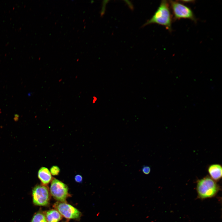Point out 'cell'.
<instances>
[{
  "mask_svg": "<svg viewBox=\"0 0 222 222\" xmlns=\"http://www.w3.org/2000/svg\"><path fill=\"white\" fill-rule=\"evenodd\" d=\"M75 179L76 182L77 183H81L82 181V176L80 175H76L75 177Z\"/></svg>",
  "mask_w": 222,
  "mask_h": 222,
  "instance_id": "4fadbf2b",
  "label": "cell"
},
{
  "mask_svg": "<svg viewBox=\"0 0 222 222\" xmlns=\"http://www.w3.org/2000/svg\"><path fill=\"white\" fill-rule=\"evenodd\" d=\"M32 197L34 205L39 206L47 205L50 199L48 188L43 185L36 186L32 190Z\"/></svg>",
  "mask_w": 222,
  "mask_h": 222,
  "instance_id": "5b68a950",
  "label": "cell"
},
{
  "mask_svg": "<svg viewBox=\"0 0 222 222\" xmlns=\"http://www.w3.org/2000/svg\"><path fill=\"white\" fill-rule=\"evenodd\" d=\"M31 222H47L45 214L43 212H38L33 216Z\"/></svg>",
  "mask_w": 222,
  "mask_h": 222,
  "instance_id": "30bf717a",
  "label": "cell"
},
{
  "mask_svg": "<svg viewBox=\"0 0 222 222\" xmlns=\"http://www.w3.org/2000/svg\"><path fill=\"white\" fill-rule=\"evenodd\" d=\"M45 215L47 222H59L62 218L59 212L54 209L46 211Z\"/></svg>",
  "mask_w": 222,
  "mask_h": 222,
  "instance_id": "9c48e42d",
  "label": "cell"
},
{
  "mask_svg": "<svg viewBox=\"0 0 222 222\" xmlns=\"http://www.w3.org/2000/svg\"><path fill=\"white\" fill-rule=\"evenodd\" d=\"M38 176L42 185H44L46 186L52 180L50 171L48 169L44 167H42L39 169Z\"/></svg>",
  "mask_w": 222,
  "mask_h": 222,
  "instance_id": "ba28073f",
  "label": "cell"
},
{
  "mask_svg": "<svg viewBox=\"0 0 222 222\" xmlns=\"http://www.w3.org/2000/svg\"><path fill=\"white\" fill-rule=\"evenodd\" d=\"M54 208L60 214L68 219H78L81 213L77 209L65 202H58L54 205Z\"/></svg>",
  "mask_w": 222,
  "mask_h": 222,
  "instance_id": "8992f818",
  "label": "cell"
},
{
  "mask_svg": "<svg viewBox=\"0 0 222 222\" xmlns=\"http://www.w3.org/2000/svg\"><path fill=\"white\" fill-rule=\"evenodd\" d=\"M67 186L61 181L53 179L51 182L50 192L53 197L60 202H65L69 196Z\"/></svg>",
  "mask_w": 222,
  "mask_h": 222,
  "instance_id": "277c9868",
  "label": "cell"
},
{
  "mask_svg": "<svg viewBox=\"0 0 222 222\" xmlns=\"http://www.w3.org/2000/svg\"><path fill=\"white\" fill-rule=\"evenodd\" d=\"M179 1H180L182 3H193L195 2L194 0H182Z\"/></svg>",
  "mask_w": 222,
  "mask_h": 222,
  "instance_id": "5bb4252c",
  "label": "cell"
},
{
  "mask_svg": "<svg viewBox=\"0 0 222 222\" xmlns=\"http://www.w3.org/2000/svg\"><path fill=\"white\" fill-rule=\"evenodd\" d=\"M150 168L148 166H144L142 169V172L145 174L148 175L150 172Z\"/></svg>",
  "mask_w": 222,
  "mask_h": 222,
  "instance_id": "7c38bea8",
  "label": "cell"
},
{
  "mask_svg": "<svg viewBox=\"0 0 222 222\" xmlns=\"http://www.w3.org/2000/svg\"><path fill=\"white\" fill-rule=\"evenodd\" d=\"M208 171L209 176L216 182L220 180L222 176V167L221 165L215 163L208 166Z\"/></svg>",
  "mask_w": 222,
  "mask_h": 222,
  "instance_id": "52a82bcc",
  "label": "cell"
},
{
  "mask_svg": "<svg viewBox=\"0 0 222 222\" xmlns=\"http://www.w3.org/2000/svg\"><path fill=\"white\" fill-rule=\"evenodd\" d=\"M169 2L174 21L181 19H188L196 22V18L190 7L179 1L170 0Z\"/></svg>",
  "mask_w": 222,
  "mask_h": 222,
  "instance_id": "3957f363",
  "label": "cell"
},
{
  "mask_svg": "<svg viewBox=\"0 0 222 222\" xmlns=\"http://www.w3.org/2000/svg\"><path fill=\"white\" fill-rule=\"evenodd\" d=\"M60 172V169L57 166H54L51 167L50 172L53 175H58Z\"/></svg>",
  "mask_w": 222,
  "mask_h": 222,
  "instance_id": "8fae6325",
  "label": "cell"
},
{
  "mask_svg": "<svg viewBox=\"0 0 222 222\" xmlns=\"http://www.w3.org/2000/svg\"><path fill=\"white\" fill-rule=\"evenodd\" d=\"M220 189V185L208 175L197 180L196 190L198 197L201 199L214 197Z\"/></svg>",
  "mask_w": 222,
  "mask_h": 222,
  "instance_id": "7a4b0ae2",
  "label": "cell"
},
{
  "mask_svg": "<svg viewBox=\"0 0 222 222\" xmlns=\"http://www.w3.org/2000/svg\"><path fill=\"white\" fill-rule=\"evenodd\" d=\"M172 15L169 2L166 0H162L152 16L142 27L155 23L164 26L167 30L171 32L172 30Z\"/></svg>",
  "mask_w": 222,
  "mask_h": 222,
  "instance_id": "6da1fadb",
  "label": "cell"
}]
</instances>
